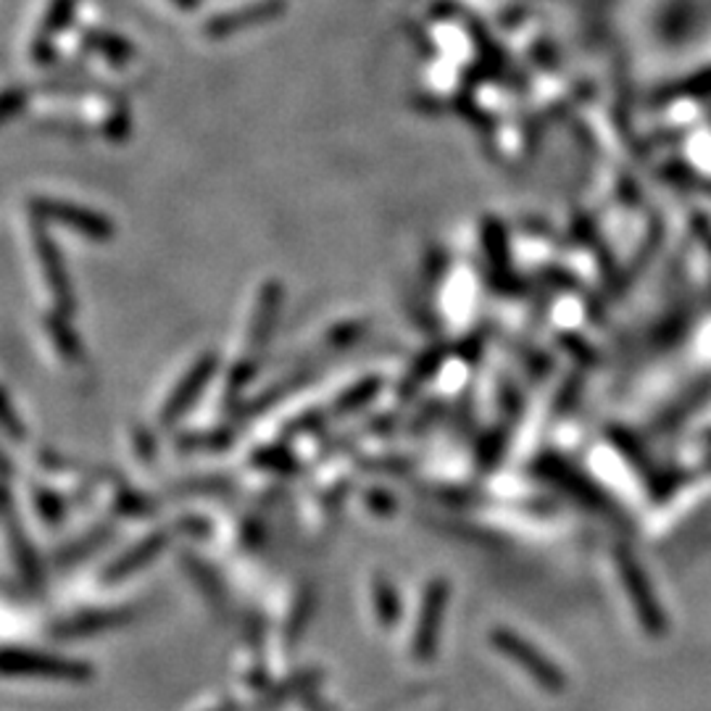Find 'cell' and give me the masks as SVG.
I'll return each instance as SVG.
<instances>
[{"instance_id": "6da1fadb", "label": "cell", "mask_w": 711, "mask_h": 711, "mask_svg": "<svg viewBox=\"0 0 711 711\" xmlns=\"http://www.w3.org/2000/svg\"><path fill=\"white\" fill-rule=\"evenodd\" d=\"M0 677H29V680H56V683H85L93 677V670L82 661L61 659L40 651H22L5 648L0 651Z\"/></svg>"}, {"instance_id": "7a4b0ae2", "label": "cell", "mask_w": 711, "mask_h": 711, "mask_svg": "<svg viewBox=\"0 0 711 711\" xmlns=\"http://www.w3.org/2000/svg\"><path fill=\"white\" fill-rule=\"evenodd\" d=\"M280 306H282V285L280 282L269 280L267 285L261 287L259 300H256V311L254 319H250V329H248V355H245V364H241L232 375V388L243 390L245 385L250 383V377L256 375V366H259V359L263 353V348L269 346L274 333V324H277L280 316Z\"/></svg>"}, {"instance_id": "3957f363", "label": "cell", "mask_w": 711, "mask_h": 711, "mask_svg": "<svg viewBox=\"0 0 711 711\" xmlns=\"http://www.w3.org/2000/svg\"><path fill=\"white\" fill-rule=\"evenodd\" d=\"M29 211L38 222H53L61 227H69L75 230L77 235L88 237L93 243H108L114 237V222L106 219L103 214L93 211V208H85L79 204H72V201H61V198H46V195H38V198L29 201Z\"/></svg>"}, {"instance_id": "277c9868", "label": "cell", "mask_w": 711, "mask_h": 711, "mask_svg": "<svg viewBox=\"0 0 711 711\" xmlns=\"http://www.w3.org/2000/svg\"><path fill=\"white\" fill-rule=\"evenodd\" d=\"M33 243H35V250H38V261L42 267V274H46L48 287H51L53 300H56L59 314L72 316L75 314V306H77L75 285H72L69 272H66L64 256H61L56 241H53V237L48 235L46 227L38 222V227H35Z\"/></svg>"}, {"instance_id": "5b68a950", "label": "cell", "mask_w": 711, "mask_h": 711, "mask_svg": "<svg viewBox=\"0 0 711 711\" xmlns=\"http://www.w3.org/2000/svg\"><path fill=\"white\" fill-rule=\"evenodd\" d=\"M285 0H256V3L241 5V9L224 11V14L211 16L204 24V35L211 40H224L232 38V35L248 33V29L261 27V24L280 20L285 14Z\"/></svg>"}, {"instance_id": "8992f818", "label": "cell", "mask_w": 711, "mask_h": 711, "mask_svg": "<svg viewBox=\"0 0 711 711\" xmlns=\"http://www.w3.org/2000/svg\"><path fill=\"white\" fill-rule=\"evenodd\" d=\"M214 370H217V355L211 353L201 355V361H195V364L190 366L188 375L182 377V383L177 385V388L171 390V396L167 398V406H164L161 412L164 425H171V422H177L182 414L190 412V406H193V403L201 398V393L206 390Z\"/></svg>"}, {"instance_id": "52a82bcc", "label": "cell", "mask_w": 711, "mask_h": 711, "mask_svg": "<svg viewBox=\"0 0 711 711\" xmlns=\"http://www.w3.org/2000/svg\"><path fill=\"white\" fill-rule=\"evenodd\" d=\"M493 643L506 656H512L519 667H525L545 688H561V672L556 670L545 656H541L538 648H532L530 643L522 641V637L508 633V630H499V633L493 635Z\"/></svg>"}, {"instance_id": "ba28073f", "label": "cell", "mask_w": 711, "mask_h": 711, "mask_svg": "<svg viewBox=\"0 0 711 711\" xmlns=\"http://www.w3.org/2000/svg\"><path fill=\"white\" fill-rule=\"evenodd\" d=\"M77 0H53L51 9H48L46 20H42L38 35L33 42V61L40 66L53 64L56 59V38L69 27L75 20Z\"/></svg>"}, {"instance_id": "9c48e42d", "label": "cell", "mask_w": 711, "mask_h": 711, "mask_svg": "<svg viewBox=\"0 0 711 711\" xmlns=\"http://www.w3.org/2000/svg\"><path fill=\"white\" fill-rule=\"evenodd\" d=\"M130 622L127 611H93V615H79L75 619H66L64 624H59L56 635L59 637H88L106 633L108 628H119V624Z\"/></svg>"}, {"instance_id": "30bf717a", "label": "cell", "mask_w": 711, "mask_h": 711, "mask_svg": "<svg viewBox=\"0 0 711 711\" xmlns=\"http://www.w3.org/2000/svg\"><path fill=\"white\" fill-rule=\"evenodd\" d=\"M164 545H167V535H151V538H145L143 543L134 545L130 554L121 556V559L116 561L112 569H108L106 580L119 582V580L130 578V574H134V572H140V569H143L145 564L153 561L158 554H161Z\"/></svg>"}, {"instance_id": "8fae6325", "label": "cell", "mask_w": 711, "mask_h": 711, "mask_svg": "<svg viewBox=\"0 0 711 711\" xmlns=\"http://www.w3.org/2000/svg\"><path fill=\"white\" fill-rule=\"evenodd\" d=\"M622 578H624V585L630 587V598L635 600L637 611H641L643 624H646L648 630L661 628V615L656 611V604H654L651 593H648V585H646V580H643L641 569H637L633 561L624 559L622 561Z\"/></svg>"}, {"instance_id": "7c38bea8", "label": "cell", "mask_w": 711, "mask_h": 711, "mask_svg": "<svg viewBox=\"0 0 711 711\" xmlns=\"http://www.w3.org/2000/svg\"><path fill=\"white\" fill-rule=\"evenodd\" d=\"M85 46H88L90 51L101 53L106 61H112L114 66H125L134 59L132 42L114 33H106V29H88V33H85Z\"/></svg>"}, {"instance_id": "4fadbf2b", "label": "cell", "mask_w": 711, "mask_h": 711, "mask_svg": "<svg viewBox=\"0 0 711 711\" xmlns=\"http://www.w3.org/2000/svg\"><path fill=\"white\" fill-rule=\"evenodd\" d=\"M443 600H445L443 585H435L432 591L427 593L425 609H422L425 615H422L419 635H416V654L419 656L430 654L435 635H438V622H440V609H443Z\"/></svg>"}, {"instance_id": "5bb4252c", "label": "cell", "mask_w": 711, "mask_h": 711, "mask_svg": "<svg viewBox=\"0 0 711 711\" xmlns=\"http://www.w3.org/2000/svg\"><path fill=\"white\" fill-rule=\"evenodd\" d=\"M29 98H33V90L24 88V85H11V88L0 90V127L16 119L27 108Z\"/></svg>"}, {"instance_id": "9a60e30c", "label": "cell", "mask_w": 711, "mask_h": 711, "mask_svg": "<svg viewBox=\"0 0 711 711\" xmlns=\"http://www.w3.org/2000/svg\"><path fill=\"white\" fill-rule=\"evenodd\" d=\"M103 134L114 143H125L132 134V114L127 106H119L114 114H108V119L103 121Z\"/></svg>"}, {"instance_id": "2e32d148", "label": "cell", "mask_w": 711, "mask_h": 711, "mask_svg": "<svg viewBox=\"0 0 711 711\" xmlns=\"http://www.w3.org/2000/svg\"><path fill=\"white\" fill-rule=\"evenodd\" d=\"M64 319H66V316L51 319V333L59 337V348H61V353L69 355V359H77V355H79V346H77V340H75V333H72L69 324H66Z\"/></svg>"}, {"instance_id": "e0dca14e", "label": "cell", "mask_w": 711, "mask_h": 711, "mask_svg": "<svg viewBox=\"0 0 711 711\" xmlns=\"http://www.w3.org/2000/svg\"><path fill=\"white\" fill-rule=\"evenodd\" d=\"M38 512L46 519H51V522H56L59 514H61V506H59V501L53 499V495H38Z\"/></svg>"}, {"instance_id": "ac0fdd59", "label": "cell", "mask_w": 711, "mask_h": 711, "mask_svg": "<svg viewBox=\"0 0 711 711\" xmlns=\"http://www.w3.org/2000/svg\"><path fill=\"white\" fill-rule=\"evenodd\" d=\"M171 5H177L180 11H198L204 0H169Z\"/></svg>"}]
</instances>
